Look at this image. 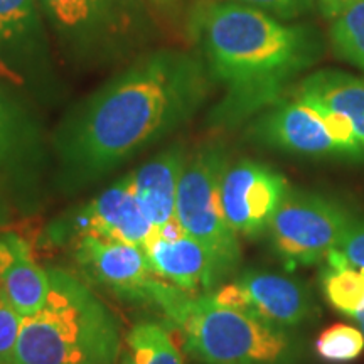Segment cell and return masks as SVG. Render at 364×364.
<instances>
[{
    "instance_id": "4316f807",
    "label": "cell",
    "mask_w": 364,
    "mask_h": 364,
    "mask_svg": "<svg viewBox=\"0 0 364 364\" xmlns=\"http://www.w3.org/2000/svg\"><path fill=\"white\" fill-rule=\"evenodd\" d=\"M14 213H16V203L7 189L0 184V230L12 225Z\"/></svg>"
},
{
    "instance_id": "f1b7e54d",
    "label": "cell",
    "mask_w": 364,
    "mask_h": 364,
    "mask_svg": "<svg viewBox=\"0 0 364 364\" xmlns=\"http://www.w3.org/2000/svg\"><path fill=\"white\" fill-rule=\"evenodd\" d=\"M156 233L161 236V238L171 240V241L172 240H179V238H182V236L188 235L177 218H172L171 221H167L166 225L159 228V230H156Z\"/></svg>"
},
{
    "instance_id": "4fadbf2b",
    "label": "cell",
    "mask_w": 364,
    "mask_h": 364,
    "mask_svg": "<svg viewBox=\"0 0 364 364\" xmlns=\"http://www.w3.org/2000/svg\"><path fill=\"white\" fill-rule=\"evenodd\" d=\"M0 70L17 80H51V33L39 0H0Z\"/></svg>"
},
{
    "instance_id": "5b68a950",
    "label": "cell",
    "mask_w": 364,
    "mask_h": 364,
    "mask_svg": "<svg viewBox=\"0 0 364 364\" xmlns=\"http://www.w3.org/2000/svg\"><path fill=\"white\" fill-rule=\"evenodd\" d=\"M51 39L75 68L95 70L150 49L157 22L149 0H39Z\"/></svg>"
},
{
    "instance_id": "7402d4cb",
    "label": "cell",
    "mask_w": 364,
    "mask_h": 364,
    "mask_svg": "<svg viewBox=\"0 0 364 364\" xmlns=\"http://www.w3.org/2000/svg\"><path fill=\"white\" fill-rule=\"evenodd\" d=\"M364 351V332L349 324H334L318 334L316 353L327 363H351Z\"/></svg>"
},
{
    "instance_id": "7a4b0ae2",
    "label": "cell",
    "mask_w": 364,
    "mask_h": 364,
    "mask_svg": "<svg viewBox=\"0 0 364 364\" xmlns=\"http://www.w3.org/2000/svg\"><path fill=\"white\" fill-rule=\"evenodd\" d=\"M189 31L213 83L223 88L209 115L218 129H233L280 102L322 54V41L311 27L231 0L199 4Z\"/></svg>"
},
{
    "instance_id": "9c48e42d",
    "label": "cell",
    "mask_w": 364,
    "mask_h": 364,
    "mask_svg": "<svg viewBox=\"0 0 364 364\" xmlns=\"http://www.w3.org/2000/svg\"><path fill=\"white\" fill-rule=\"evenodd\" d=\"M152 231L154 226L136 201L130 172L97 198L54 221L48 235L56 243H73L80 236L97 235L144 250Z\"/></svg>"
},
{
    "instance_id": "2e32d148",
    "label": "cell",
    "mask_w": 364,
    "mask_h": 364,
    "mask_svg": "<svg viewBox=\"0 0 364 364\" xmlns=\"http://www.w3.org/2000/svg\"><path fill=\"white\" fill-rule=\"evenodd\" d=\"M186 161L184 145L172 144L132 172L136 201L154 230L176 218L177 188Z\"/></svg>"
},
{
    "instance_id": "5bb4252c",
    "label": "cell",
    "mask_w": 364,
    "mask_h": 364,
    "mask_svg": "<svg viewBox=\"0 0 364 364\" xmlns=\"http://www.w3.org/2000/svg\"><path fill=\"white\" fill-rule=\"evenodd\" d=\"M250 135L257 142L282 152L317 159H346L344 150L332 139L316 108L295 97L282 98L258 113Z\"/></svg>"
},
{
    "instance_id": "44dd1931",
    "label": "cell",
    "mask_w": 364,
    "mask_h": 364,
    "mask_svg": "<svg viewBox=\"0 0 364 364\" xmlns=\"http://www.w3.org/2000/svg\"><path fill=\"white\" fill-rule=\"evenodd\" d=\"M329 36L339 58L364 70V0H354L331 21Z\"/></svg>"
},
{
    "instance_id": "d4e9b609",
    "label": "cell",
    "mask_w": 364,
    "mask_h": 364,
    "mask_svg": "<svg viewBox=\"0 0 364 364\" xmlns=\"http://www.w3.org/2000/svg\"><path fill=\"white\" fill-rule=\"evenodd\" d=\"M338 250L348 258L351 265L364 270V220H354L344 238L341 240Z\"/></svg>"
},
{
    "instance_id": "6da1fadb",
    "label": "cell",
    "mask_w": 364,
    "mask_h": 364,
    "mask_svg": "<svg viewBox=\"0 0 364 364\" xmlns=\"http://www.w3.org/2000/svg\"><path fill=\"white\" fill-rule=\"evenodd\" d=\"M211 85L198 53L159 48L135 56L71 108L56 129L53 147L63 188L93 184L174 134L199 112Z\"/></svg>"
},
{
    "instance_id": "d6986e66",
    "label": "cell",
    "mask_w": 364,
    "mask_h": 364,
    "mask_svg": "<svg viewBox=\"0 0 364 364\" xmlns=\"http://www.w3.org/2000/svg\"><path fill=\"white\" fill-rule=\"evenodd\" d=\"M327 267L322 270V292L329 306L353 318L364 311V270L351 265L338 248L326 257Z\"/></svg>"
},
{
    "instance_id": "30bf717a",
    "label": "cell",
    "mask_w": 364,
    "mask_h": 364,
    "mask_svg": "<svg viewBox=\"0 0 364 364\" xmlns=\"http://www.w3.org/2000/svg\"><path fill=\"white\" fill-rule=\"evenodd\" d=\"M70 245L86 279L129 302L152 304L161 277L154 273L145 250L97 235L80 236Z\"/></svg>"
},
{
    "instance_id": "4dcf8cb0",
    "label": "cell",
    "mask_w": 364,
    "mask_h": 364,
    "mask_svg": "<svg viewBox=\"0 0 364 364\" xmlns=\"http://www.w3.org/2000/svg\"><path fill=\"white\" fill-rule=\"evenodd\" d=\"M149 2L154 4L156 7H169L176 2V0H149Z\"/></svg>"
},
{
    "instance_id": "8fae6325",
    "label": "cell",
    "mask_w": 364,
    "mask_h": 364,
    "mask_svg": "<svg viewBox=\"0 0 364 364\" xmlns=\"http://www.w3.org/2000/svg\"><path fill=\"white\" fill-rule=\"evenodd\" d=\"M289 182L267 164L243 161L228 166L221 179V206L235 233L258 238L267 233L277 209L289 193Z\"/></svg>"
},
{
    "instance_id": "603a6c76",
    "label": "cell",
    "mask_w": 364,
    "mask_h": 364,
    "mask_svg": "<svg viewBox=\"0 0 364 364\" xmlns=\"http://www.w3.org/2000/svg\"><path fill=\"white\" fill-rule=\"evenodd\" d=\"M22 318L0 289V364H14Z\"/></svg>"
},
{
    "instance_id": "ac0fdd59",
    "label": "cell",
    "mask_w": 364,
    "mask_h": 364,
    "mask_svg": "<svg viewBox=\"0 0 364 364\" xmlns=\"http://www.w3.org/2000/svg\"><path fill=\"white\" fill-rule=\"evenodd\" d=\"M0 289L22 317H29L38 314L48 302L51 277L48 268L34 262L29 247L19 253L16 262L4 273Z\"/></svg>"
},
{
    "instance_id": "277c9868",
    "label": "cell",
    "mask_w": 364,
    "mask_h": 364,
    "mask_svg": "<svg viewBox=\"0 0 364 364\" xmlns=\"http://www.w3.org/2000/svg\"><path fill=\"white\" fill-rule=\"evenodd\" d=\"M152 306L181 331L186 353L199 363L284 364L292 354L285 329L252 312L223 306L211 294H189L161 279Z\"/></svg>"
},
{
    "instance_id": "cb8c5ba5",
    "label": "cell",
    "mask_w": 364,
    "mask_h": 364,
    "mask_svg": "<svg viewBox=\"0 0 364 364\" xmlns=\"http://www.w3.org/2000/svg\"><path fill=\"white\" fill-rule=\"evenodd\" d=\"M231 2L257 7L282 21L297 19L304 14L311 12L314 7L312 0H231Z\"/></svg>"
},
{
    "instance_id": "52a82bcc",
    "label": "cell",
    "mask_w": 364,
    "mask_h": 364,
    "mask_svg": "<svg viewBox=\"0 0 364 364\" xmlns=\"http://www.w3.org/2000/svg\"><path fill=\"white\" fill-rule=\"evenodd\" d=\"M354 220L351 209L336 199L290 189L267 233L273 252L290 268L309 267L339 247Z\"/></svg>"
},
{
    "instance_id": "83f0119b",
    "label": "cell",
    "mask_w": 364,
    "mask_h": 364,
    "mask_svg": "<svg viewBox=\"0 0 364 364\" xmlns=\"http://www.w3.org/2000/svg\"><path fill=\"white\" fill-rule=\"evenodd\" d=\"M312 2L317 4L322 16L331 22L334 17H338L349 4L354 2V0H312Z\"/></svg>"
},
{
    "instance_id": "3957f363",
    "label": "cell",
    "mask_w": 364,
    "mask_h": 364,
    "mask_svg": "<svg viewBox=\"0 0 364 364\" xmlns=\"http://www.w3.org/2000/svg\"><path fill=\"white\" fill-rule=\"evenodd\" d=\"M48 270V302L22 318L14 364H117L122 336L115 314L75 275Z\"/></svg>"
},
{
    "instance_id": "ffe728a7",
    "label": "cell",
    "mask_w": 364,
    "mask_h": 364,
    "mask_svg": "<svg viewBox=\"0 0 364 364\" xmlns=\"http://www.w3.org/2000/svg\"><path fill=\"white\" fill-rule=\"evenodd\" d=\"M127 348L135 364H182L179 346L161 322H136L127 334Z\"/></svg>"
},
{
    "instance_id": "1f68e13d",
    "label": "cell",
    "mask_w": 364,
    "mask_h": 364,
    "mask_svg": "<svg viewBox=\"0 0 364 364\" xmlns=\"http://www.w3.org/2000/svg\"><path fill=\"white\" fill-rule=\"evenodd\" d=\"M356 322H358L359 329H361V331L364 332V316H363V317H359V318H356Z\"/></svg>"
},
{
    "instance_id": "e0dca14e",
    "label": "cell",
    "mask_w": 364,
    "mask_h": 364,
    "mask_svg": "<svg viewBox=\"0 0 364 364\" xmlns=\"http://www.w3.org/2000/svg\"><path fill=\"white\" fill-rule=\"evenodd\" d=\"M292 97L343 113L364 145V78L344 71L321 70L300 81Z\"/></svg>"
},
{
    "instance_id": "f546056e",
    "label": "cell",
    "mask_w": 364,
    "mask_h": 364,
    "mask_svg": "<svg viewBox=\"0 0 364 364\" xmlns=\"http://www.w3.org/2000/svg\"><path fill=\"white\" fill-rule=\"evenodd\" d=\"M117 364H135V359H134V354L130 353V349H122V354L120 358H118V363Z\"/></svg>"
},
{
    "instance_id": "8992f818",
    "label": "cell",
    "mask_w": 364,
    "mask_h": 364,
    "mask_svg": "<svg viewBox=\"0 0 364 364\" xmlns=\"http://www.w3.org/2000/svg\"><path fill=\"white\" fill-rule=\"evenodd\" d=\"M228 156L220 144H206L188 156L176 199V218L186 233L215 257L223 275L238 268L240 236L226 221L221 206V179Z\"/></svg>"
},
{
    "instance_id": "ba28073f",
    "label": "cell",
    "mask_w": 364,
    "mask_h": 364,
    "mask_svg": "<svg viewBox=\"0 0 364 364\" xmlns=\"http://www.w3.org/2000/svg\"><path fill=\"white\" fill-rule=\"evenodd\" d=\"M46 149L36 117L6 85L0 83V184L17 208L38 206Z\"/></svg>"
},
{
    "instance_id": "9a60e30c",
    "label": "cell",
    "mask_w": 364,
    "mask_h": 364,
    "mask_svg": "<svg viewBox=\"0 0 364 364\" xmlns=\"http://www.w3.org/2000/svg\"><path fill=\"white\" fill-rule=\"evenodd\" d=\"M144 250L157 277L189 294H209L225 280L215 257L189 235L171 241L154 230Z\"/></svg>"
},
{
    "instance_id": "7c38bea8",
    "label": "cell",
    "mask_w": 364,
    "mask_h": 364,
    "mask_svg": "<svg viewBox=\"0 0 364 364\" xmlns=\"http://www.w3.org/2000/svg\"><path fill=\"white\" fill-rule=\"evenodd\" d=\"M211 297L223 306L252 312L270 324L289 329L314 316V300L306 285L263 270H247L230 284L213 290Z\"/></svg>"
},
{
    "instance_id": "484cf974",
    "label": "cell",
    "mask_w": 364,
    "mask_h": 364,
    "mask_svg": "<svg viewBox=\"0 0 364 364\" xmlns=\"http://www.w3.org/2000/svg\"><path fill=\"white\" fill-rule=\"evenodd\" d=\"M26 248H29V245L22 236L16 233H6V231L0 233V279L9 270V267L16 262L19 253L24 252Z\"/></svg>"
}]
</instances>
